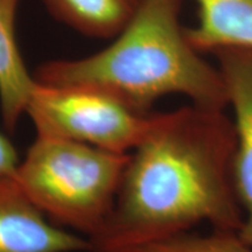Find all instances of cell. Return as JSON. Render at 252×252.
Segmentation results:
<instances>
[{
  "label": "cell",
  "mask_w": 252,
  "mask_h": 252,
  "mask_svg": "<svg viewBox=\"0 0 252 252\" xmlns=\"http://www.w3.org/2000/svg\"><path fill=\"white\" fill-rule=\"evenodd\" d=\"M235 124L224 110L190 103L152 113L105 224L89 238L91 252H134L202 222L238 232L244 214L235 189Z\"/></svg>",
  "instance_id": "6da1fadb"
},
{
  "label": "cell",
  "mask_w": 252,
  "mask_h": 252,
  "mask_svg": "<svg viewBox=\"0 0 252 252\" xmlns=\"http://www.w3.org/2000/svg\"><path fill=\"white\" fill-rule=\"evenodd\" d=\"M180 12V0H140L130 23L106 48L83 58L52 60L34 77L49 86L94 88L140 113H151L154 103L169 94L224 110V78L189 42Z\"/></svg>",
  "instance_id": "7a4b0ae2"
},
{
  "label": "cell",
  "mask_w": 252,
  "mask_h": 252,
  "mask_svg": "<svg viewBox=\"0 0 252 252\" xmlns=\"http://www.w3.org/2000/svg\"><path fill=\"white\" fill-rule=\"evenodd\" d=\"M128 157L35 135L13 178L49 220L90 238L111 213Z\"/></svg>",
  "instance_id": "3957f363"
},
{
  "label": "cell",
  "mask_w": 252,
  "mask_h": 252,
  "mask_svg": "<svg viewBox=\"0 0 252 252\" xmlns=\"http://www.w3.org/2000/svg\"><path fill=\"white\" fill-rule=\"evenodd\" d=\"M26 115L36 135L130 154L146 133L152 112L134 111L90 87L49 86L36 81Z\"/></svg>",
  "instance_id": "277c9868"
},
{
  "label": "cell",
  "mask_w": 252,
  "mask_h": 252,
  "mask_svg": "<svg viewBox=\"0 0 252 252\" xmlns=\"http://www.w3.org/2000/svg\"><path fill=\"white\" fill-rule=\"evenodd\" d=\"M213 54L219 61L229 105L235 113L234 182L244 214L237 234L245 243L252 245V49L230 47L217 49Z\"/></svg>",
  "instance_id": "5b68a950"
},
{
  "label": "cell",
  "mask_w": 252,
  "mask_h": 252,
  "mask_svg": "<svg viewBox=\"0 0 252 252\" xmlns=\"http://www.w3.org/2000/svg\"><path fill=\"white\" fill-rule=\"evenodd\" d=\"M0 252H91V244L47 219L13 176H0Z\"/></svg>",
  "instance_id": "8992f818"
},
{
  "label": "cell",
  "mask_w": 252,
  "mask_h": 252,
  "mask_svg": "<svg viewBox=\"0 0 252 252\" xmlns=\"http://www.w3.org/2000/svg\"><path fill=\"white\" fill-rule=\"evenodd\" d=\"M20 0H0V111L5 128L17 130L36 86L28 70L17 37Z\"/></svg>",
  "instance_id": "52a82bcc"
},
{
  "label": "cell",
  "mask_w": 252,
  "mask_h": 252,
  "mask_svg": "<svg viewBox=\"0 0 252 252\" xmlns=\"http://www.w3.org/2000/svg\"><path fill=\"white\" fill-rule=\"evenodd\" d=\"M198 21L186 28L198 52L239 47L252 49V0H196Z\"/></svg>",
  "instance_id": "ba28073f"
},
{
  "label": "cell",
  "mask_w": 252,
  "mask_h": 252,
  "mask_svg": "<svg viewBox=\"0 0 252 252\" xmlns=\"http://www.w3.org/2000/svg\"><path fill=\"white\" fill-rule=\"evenodd\" d=\"M60 23L83 35L113 39L130 23L140 0H41Z\"/></svg>",
  "instance_id": "9c48e42d"
},
{
  "label": "cell",
  "mask_w": 252,
  "mask_h": 252,
  "mask_svg": "<svg viewBox=\"0 0 252 252\" xmlns=\"http://www.w3.org/2000/svg\"><path fill=\"white\" fill-rule=\"evenodd\" d=\"M134 252H252L235 231L213 229L209 234L187 231L138 249Z\"/></svg>",
  "instance_id": "30bf717a"
},
{
  "label": "cell",
  "mask_w": 252,
  "mask_h": 252,
  "mask_svg": "<svg viewBox=\"0 0 252 252\" xmlns=\"http://www.w3.org/2000/svg\"><path fill=\"white\" fill-rule=\"evenodd\" d=\"M20 161L17 149L7 135L0 132V176H13Z\"/></svg>",
  "instance_id": "8fae6325"
}]
</instances>
